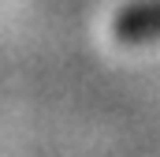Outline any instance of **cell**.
I'll return each mask as SVG.
<instances>
[{"mask_svg": "<svg viewBox=\"0 0 160 157\" xmlns=\"http://www.w3.org/2000/svg\"><path fill=\"white\" fill-rule=\"evenodd\" d=\"M112 34L123 45H145V41H160V0H142L123 8L112 23Z\"/></svg>", "mask_w": 160, "mask_h": 157, "instance_id": "cell-1", "label": "cell"}]
</instances>
